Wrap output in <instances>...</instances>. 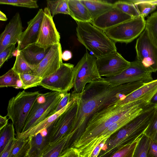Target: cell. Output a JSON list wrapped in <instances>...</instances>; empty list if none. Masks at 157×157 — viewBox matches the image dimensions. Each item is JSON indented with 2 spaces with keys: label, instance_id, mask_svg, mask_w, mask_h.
<instances>
[{
  "label": "cell",
  "instance_id": "1",
  "mask_svg": "<svg viewBox=\"0 0 157 157\" xmlns=\"http://www.w3.org/2000/svg\"><path fill=\"white\" fill-rule=\"evenodd\" d=\"M146 83L139 81L113 85L102 78L88 83L79 94L77 116L71 131L75 132L74 141L81 136L95 113L113 102L123 99Z\"/></svg>",
  "mask_w": 157,
  "mask_h": 157
},
{
  "label": "cell",
  "instance_id": "2",
  "mask_svg": "<svg viewBox=\"0 0 157 157\" xmlns=\"http://www.w3.org/2000/svg\"><path fill=\"white\" fill-rule=\"evenodd\" d=\"M76 35L78 41L92 52L96 58L117 51L116 43L104 31L89 22H76Z\"/></svg>",
  "mask_w": 157,
  "mask_h": 157
},
{
  "label": "cell",
  "instance_id": "3",
  "mask_svg": "<svg viewBox=\"0 0 157 157\" xmlns=\"http://www.w3.org/2000/svg\"><path fill=\"white\" fill-rule=\"evenodd\" d=\"M41 94L39 91L23 90L9 100L6 116L12 121L18 134L21 132L33 106Z\"/></svg>",
  "mask_w": 157,
  "mask_h": 157
},
{
  "label": "cell",
  "instance_id": "4",
  "mask_svg": "<svg viewBox=\"0 0 157 157\" xmlns=\"http://www.w3.org/2000/svg\"><path fill=\"white\" fill-rule=\"evenodd\" d=\"M66 93L51 91L41 94L33 106L21 132L47 118L56 108Z\"/></svg>",
  "mask_w": 157,
  "mask_h": 157
},
{
  "label": "cell",
  "instance_id": "5",
  "mask_svg": "<svg viewBox=\"0 0 157 157\" xmlns=\"http://www.w3.org/2000/svg\"><path fill=\"white\" fill-rule=\"evenodd\" d=\"M102 78L98 71L96 58L86 51L74 67L73 91L81 94L88 83Z\"/></svg>",
  "mask_w": 157,
  "mask_h": 157
},
{
  "label": "cell",
  "instance_id": "6",
  "mask_svg": "<svg viewBox=\"0 0 157 157\" xmlns=\"http://www.w3.org/2000/svg\"><path fill=\"white\" fill-rule=\"evenodd\" d=\"M146 27V20L141 16L104 30L115 43H129L139 36Z\"/></svg>",
  "mask_w": 157,
  "mask_h": 157
},
{
  "label": "cell",
  "instance_id": "7",
  "mask_svg": "<svg viewBox=\"0 0 157 157\" xmlns=\"http://www.w3.org/2000/svg\"><path fill=\"white\" fill-rule=\"evenodd\" d=\"M135 49L136 60L152 73L156 72L157 46L146 28L137 40Z\"/></svg>",
  "mask_w": 157,
  "mask_h": 157
},
{
  "label": "cell",
  "instance_id": "8",
  "mask_svg": "<svg viewBox=\"0 0 157 157\" xmlns=\"http://www.w3.org/2000/svg\"><path fill=\"white\" fill-rule=\"evenodd\" d=\"M74 76V65L63 63L55 73L43 79L40 86L52 91L67 93L73 88Z\"/></svg>",
  "mask_w": 157,
  "mask_h": 157
},
{
  "label": "cell",
  "instance_id": "9",
  "mask_svg": "<svg viewBox=\"0 0 157 157\" xmlns=\"http://www.w3.org/2000/svg\"><path fill=\"white\" fill-rule=\"evenodd\" d=\"M100 76L110 78L118 75L128 68L130 62L125 59L117 51L96 58Z\"/></svg>",
  "mask_w": 157,
  "mask_h": 157
},
{
  "label": "cell",
  "instance_id": "10",
  "mask_svg": "<svg viewBox=\"0 0 157 157\" xmlns=\"http://www.w3.org/2000/svg\"><path fill=\"white\" fill-rule=\"evenodd\" d=\"M104 78L113 85L139 81L148 82L153 80L152 73L144 68L137 60L130 62L129 66L119 75Z\"/></svg>",
  "mask_w": 157,
  "mask_h": 157
},
{
  "label": "cell",
  "instance_id": "11",
  "mask_svg": "<svg viewBox=\"0 0 157 157\" xmlns=\"http://www.w3.org/2000/svg\"><path fill=\"white\" fill-rule=\"evenodd\" d=\"M62 54L60 43L52 46L41 62L33 68V73L43 79L55 73L63 63Z\"/></svg>",
  "mask_w": 157,
  "mask_h": 157
},
{
  "label": "cell",
  "instance_id": "12",
  "mask_svg": "<svg viewBox=\"0 0 157 157\" xmlns=\"http://www.w3.org/2000/svg\"><path fill=\"white\" fill-rule=\"evenodd\" d=\"M43 11V17L35 44L46 50L60 43V37L49 10L46 7Z\"/></svg>",
  "mask_w": 157,
  "mask_h": 157
},
{
  "label": "cell",
  "instance_id": "13",
  "mask_svg": "<svg viewBox=\"0 0 157 157\" xmlns=\"http://www.w3.org/2000/svg\"><path fill=\"white\" fill-rule=\"evenodd\" d=\"M21 20L19 13H17L6 26L0 35V52L9 46L19 41L23 33Z\"/></svg>",
  "mask_w": 157,
  "mask_h": 157
},
{
  "label": "cell",
  "instance_id": "14",
  "mask_svg": "<svg viewBox=\"0 0 157 157\" xmlns=\"http://www.w3.org/2000/svg\"><path fill=\"white\" fill-rule=\"evenodd\" d=\"M132 18L114 6L93 19L90 23L95 27L104 31Z\"/></svg>",
  "mask_w": 157,
  "mask_h": 157
},
{
  "label": "cell",
  "instance_id": "15",
  "mask_svg": "<svg viewBox=\"0 0 157 157\" xmlns=\"http://www.w3.org/2000/svg\"><path fill=\"white\" fill-rule=\"evenodd\" d=\"M44 16V11L41 9L36 16L28 22V26L23 32L18 42L16 48L21 51L27 47L35 44L38 39Z\"/></svg>",
  "mask_w": 157,
  "mask_h": 157
},
{
  "label": "cell",
  "instance_id": "16",
  "mask_svg": "<svg viewBox=\"0 0 157 157\" xmlns=\"http://www.w3.org/2000/svg\"><path fill=\"white\" fill-rule=\"evenodd\" d=\"M157 91V79L147 82L135 90L121 100L114 103L117 104L131 103L142 100L151 99Z\"/></svg>",
  "mask_w": 157,
  "mask_h": 157
},
{
  "label": "cell",
  "instance_id": "17",
  "mask_svg": "<svg viewBox=\"0 0 157 157\" xmlns=\"http://www.w3.org/2000/svg\"><path fill=\"white\" fill-rule=\"evenodd\" d=\"M50 49L46 50L34 44L27 47L21 51L26 61L33 68L44 58Z\"/></svg>",
  "mask_w": 157,
  "mask_h": 157
},
{
  "label": "cell",
  "instance_id": "18",
  "mask_svg": "<svg viewBox=\"0 0 157 157\" xmlns=\"http://www.w3.org/2000/svg\"><path fill=\"white\" fill-rule=\"evenodd\" d=\"M68 5L69 15L76 22H91L89 12L80 0H68Z\"/></svg>",
  "mask_w": 157,
  "mask_h": 157
},
{
  "label": "cell",
  "instance_id": "19",
  "mask_svg": "<svg viewBox=\"0 0 157 157\" xmlns=\"http://www.w3.org/2000/svg\"><path fill=\"white\" fill-rule=\"evenodd\" d=\"M86 7L92 21L114 6L113 4L101 0H80Z\"/></svg>",
  "mask_w": 157,
  "mask_h": 157
},
{
  "label": "cell",
  "instance_id": "20",
  "mask_svg": "<svg viewBox=\"0 0 157 157\" xmlns=\"http://www.w3.org/2000/svg\"><path fill=\"white\" fill-rule=\"evenodd\" d=\"M68 104L64 108L53 115L47 117L25 131L18 134L19 137L25 139L29 136H36L42 130L48 128L54 121L67 109Z\"/></svg>",
  "mask_w": 157,
  "mask_h": 157
},
{
  "label": "cell",
  "instance_id": "21",
  "mask_svg": "<svg viewBox=\"0 0 157 157\" xmlns=\"http://www.w3.org/2000/svg\"><path fill=\"white\" fill-rule=\"evenodd\" d=\"M8 87L21 88L19 75L12 68L0 77V87Z\"/></svg>",
  "mask_w": 157,
  "mask_h": 157
},
{
  "label": "cell",
  "instance_id": "22",
  "mask_svg": "<svg viewBox=\"0 0 157 157\" xmlns=\"http://www.w3.org/2000/svg\"><path fill=\"white\" fill-rule=\"evenodd\" d=\"M47 4L52 17L59 13L70 15L68 0H47Z\"/></svg>",
  "mask_w": 157,
  "mask_h": 157
},
{
  "label": "cell",
  "instance_id": "23",
  "mask_svg": "<svg viewBox=\"0 0 157 157\" xmlns=\"http://www.w3.org/2000/svg\"><path fill=\"white\" fill-rule=\"evenodd\" d=\"M21 88L26 89L40 85L43 78L33 73L18 74Z\"/></svg>",
  "mask_w": 157,
  "mask_h": 157
},
{
  "label": "cell",
  "instance_id": "24",
  "mask_svg": "<svg viewBox=\"0 0 157 157\" xmlns=\"http://www.w3.org/2000/svg\"><path fill=\"white\" fill-rule=\"evenodd\" d=\"M12 69L18 74L33 73V68L26 61L21 51Z\"/></svg>",
  "mask_w": 157,
  "mask_h": 157
},
{
  "label": "cell",
  "instance_id": "25",
  "mask_svg": "<svg viewBox=\"0 0 157 157\" xmlns=\"http://www.w3.org/2000/svg\"><path fill=\"white\" fill-rule=\"evenodd\" d=\"M151 139L143 134L140 138L132 157H147Z\"/></svg>",
  "mask_w": 157,
  "mask_h": 157
},
{
  "label": "cell",
  "instance_id": "26",
  "mask_svg": "<svg viewBox=\"0 0 157 157\" xmlns=\"http://www.w3.org/2000/svg\"><path fill=\"white\" fill-rule=\"evenodd\" d=\"M114 6L133 18L140 16L135 5L130 1H118L113 3Z\"/></svg>",
  "mask_w": 157,
  "mask_h": 157
},
{
  "label": "cell",
  "instance_id": "27",
  "mask_svg": "<svg viewBox=\"0 0 157 157\" xmlns=\"http://www.w3.org/2000/svg\"><path fill=\"white\" fill-rule=\"evenodd\" d=\"M136 6L140 15L145 18L150 13L154 11L156 6L150 2V0H130Z\"/></svg>",
  "mask_w": 157,
  "mask_h": 157
},
{
  "label": "cell",
  "instance_id": "28",
  "mask_svg": "<svg viewBox=\"0 0 157 157\" xmlns=\"http://www.w3.org/2000/svg\"><path fill=\"white\" fill-rule=\"evenodd\" d=\"M154 43L157 46V11L153 13L146 20V27Z\"/></svg>",
  "mask_w": 157,
  "mask_h": 157
},
{
  "label": "cell",
  "instance_id": "29",
  "mask_svg": "<svg viewBox=\"0 0 157 157\" xmlns=\"http://www.w3.org/2000/svg\"><path fill=\"white\" fill-rule=\"evenodd\" d=\"M140 137L121 147L109 157H132L135 149Z\"/></svg>",
  "mask_w": 157,
  "mask_h": 157
},
{
  "label": "cell",
  "instance_id": "30",
  "mask_svg": "<svg viewBox=\"0 0 157 157\" xmlns=\"http://www.w3.org/2000/svg\"><path fill=\"white\" fill-rule=\"evenodd\" d=\"M0 4L29 8L38 7L37 1L35 0H0Z\"/></svg>",
  "mask_w": 157,
  "mask_h": 157
},
{
  "label": "cell",
  "instance_id": "31",
  "mask_svg": "<svg viewBox=\"0 0 157 157\" xmlns=\"http://www.w3.org/2000/svg\"><path fill=\"white\" fill-rule=\"evenodd\" d=\"M144 134L153 141L157 143V107Z\"/></svg>",
  "mask_w": 157,
  "mask_h": 157
},
{
  "label": "cell",
  "instance_id": "32",
  "mask_svg": "<svg viewBox=\"0 0 157 157\" xmlns=\"http://www.w3.org/2000/svg\"><path fill=\"white\" fill-rule=\"evenodd\" d=\"M0 147L1 152L6 145V144L10 136L13 135L14 132V125L13 123L8 124L1 130Z\"/></svg>",
  "mask_w": 157,
  "mask_h": 157
},
{
  "label": "cell",
  "instance_id": "33",
  "mask_svg": "<svg viewBox=\"0 0 157 157\" xmlns=\"http://www.w3.org/2000/svg\"><path fill=\"white\" fill-rule=\"evenodd\" d=\"M15 44H12L0 52V67L9 59L13 56V53L16 49Z\"/></svg>",
  "mask_w": 157,
  "mask_h": 157
},
{
  "label": "cell",
  "instance_id": "34",
  "mask_svg": "<svg viewBox=\"0 0 157 157\" xmlns=\"http://www.w3.org/2000/svg\"><path fill=\"white\" fill-rule=\"evenodd\" d=\"M71 95V94L70 93H66L56 108L48 114L47 117L53 115L66 107L70 101Z\"/></svg>",
  "mask_w": 157,
  "mask_h": 157
},
{
  "label": "cell",
  "instance_id": "35",
  "mask_svg": "<svg viewBox=\"0 0 157 157\" xmlns=\"http://www.w3.org/2000/svg\"><path fill=\"white\" fill-rule=\"evenodd\" d=\"M147 157H157V143L151 139Z\"/></svg>",
  "mask_w": 157,
  "mask_h": 157
},
{
  "label": "cell",
  "instance_id": "36",
  "mask_svg": "<svg viewBox=\"0 0 157 157\" xmlns=\"http://www.w3.org/2000/svg\"><path fill=\"white\" fill-rule=\"evenodd\" d=\"M61 157H80V155L76 149L71 147Z\"/></svg>",
  "mask_w": 157,
  "mask_h": 157
},
{
  "label": "cell",
  "instance_id": "37",
  "mask_svg": "<svg viewBox=\"0 0 157 157\" xmlns=\"http://www.w3.org/2000/svg\"><path fill=\"white\" fill-rule=\"evenodd\" d=\"M106 141L105 140H103L95 148L92 152L90 157H98V156Z\"/></svg>",
  "mask_w": 157,
  "mask_h": 157
},
{
  "label": "cell",
  "instance_id": "38",
  "mask_svg": "<svg viewBox=\"0 0 157 157\" xmlns=\"http://www.w3.org/2000/svg\"><path fill=\"white\" fill-rule=\"evenodd\" d=\"M11 141H9L8 145L6 146L5 150L4 149L2 152V154H1V157H8L9 156V154L10 153V150H11Z\"/></svg>",
  "mask_w": 157,
  "mask_h": 157
},
{
  "label": "cell",
  "instance_id": "39",
  "mask_svg": "<svg viewBox=\"0 0 157 157\" xmlns=\"http://www.w3.org/2000/svg\"><path fill=\"white\" fill-rule=\"evenodd\" d=\"M72 57V54L70 51L66 50L62 52V60L64 61H67L71 59Z\"/></svg>",
  "mask_w": 157,
  "mask_h": 157
},
{
  "label": "cell",
  "instance_id": "40",
  "mask_svg": "<svg viewBox=\"0 0 157 157\" xmlns=\"http://www.w3.org/2000/svg\"><path fill=\"white\" fill-rule=\"evenodd\" d=\"M7 116H0V130L8 124V119Z\"/></svg>",
  "mask_w": 157,
  "mask_h": 157
},
{
  "label": "cell",
  "instance_id": "41",
  "mask_svg": "<svg viewBox=\"0 0 157 157\" xmlns=\"http://www.w3.org/2000/svg\"><path fill=\"white\" fill-rule=\"evenodd\" d=\"M149 104L151 105L157 107V91L151 99Z\"/></svg>",
  "mask_w": 157,
  "mask_h": 157
},
{
  "label": "cell",
  "instance_id": "42",
  "mask_svg": "<svg viewBox=\"0 0 157 157\" xmlns=\"http://www.w3.org/2000/svg\"><path fill=\"white\" fill-rule=\"evenodd\" d=\"M43 141V136L40 133L38 134L36 136L35 142L37 145H40Z\"/></svg>",
  "mask_w": 157,
  "mask_h": 157
},
{
  "label": "cell",
  "instance_id": "43",
  "mask_svg": "<svg viewBox=\"0 0 157 157\" xmlns=\"http://www.w3.org/2000/svg\"><path fill=\"white\" fill-rule=\"evenodd\" d=\"M21 147L22 145H19L15 147L13 149L11 153L10 154V155H9L8 157H12L13 155H14L17 154L19 152Z\"/></svg>",
  "mask_w": 157,
  "mask_h": 157
},
{
  "label": "cell",
  "instance_id": "44",
  "mask_svg": "<svg viewBox=\"0 0 157 157\" xmlns=\"http://www.w3.org/2000/svg\"><path fill=\"white\" fill-rule=\"evenodd\" d=\"M7 18L6 15L1 11H0V20L2 21H6Z\"/></svg>",
  "mask_w": 157,
  "mask_h": 157
},
{
  "label": "cell",
  "instance_id": "45",
  "mask_svg": "<svg viewBox=\"0 0 157 157\" xmlns=\"http://www.w3.org/2000/svg\"><path fill=\"white\" fill-rule=\"evenodd\" d=\"M60 152L56 150L52 153L49 157H58Z\"/></svg>",
  "mask_w": 157,
  "mask_h": 157
},
{
  "label": "cell",
  "instance_id": "46",
  "mask_svg": "<svg viewBox=\"0 0 157 157\" xmlns=\"http://www.w3.org/2000/svg\"><path fill=\"white\" fill-rule=\"evenodd\" d=\"M48 132L47 129H44L41 130L40 133L43 137H44L47 136Z\"/></svg>",
  "mask_w": 157,
  "mask_h": 157
},
{
  "label": "cell",
  "instance_id": "47",
  "mask_svg": "<svg viewBox=\"0 0 157 157\" xmlns=\"http://www.w3.org/2000/svg\"><path fill=\"white\" fill-rule=\"evenodd\" d=\"M150 2L153 4L157 6V0H151Z\"/></svg>",
  "mask_w": 157,
  "mask_h": 157
}]
</instances>
